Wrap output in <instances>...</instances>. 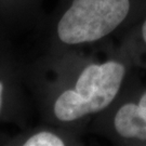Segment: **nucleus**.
<instances>
[{
	"instance_id": "obj_2",
	"label": "nucleus",
	"mask_w": 146,
	"mask_h": 146,
	"mask_svg": "<svg viewBox=\"0 0 146 146\" xmlns=\"http://www.w3.org/2000/svg\"><path fill=\"white\" fill-rule=\"evenodd\" d=\"M129 9V0H74L58 23V37L67 44L99 40L125 20Z\"/></svg>"
},
{
	"instance_id": "obj_4",
	"label": "nucleus",
	"mask_w": 146,
	"mask_h": 146,
	"mask_svg": "<svg viewBox=\"0 0 146 146\" xmlns=\"http://www.w3.org/2000/svg\"><path fill=\"white\" fill-rule=\"evenodd\" d=\"M25 146H63L64 142L53 133L40 132L29 137L25 142Z\"/></svg>"
},
{
	"instance_id": "obj_3",
	"label": "nucleus",
	"mask_w": 146,
	"mask_h": 146,
	"mask_svg": "<svg viewBox=\"0 0 146 146\" xmlns=\"http://www.w3.org/2000/svg\"><path fill=\"white\" fill-rule=\"evenodd\" d=\"M115 128L121 136L146 141V92L139 105L125 104L117 111Z\"/></svg>"
},
{
	"instance_id": "obj_6",
	"label": "nucleus",
	"mask_w": 146,
	"mask_h": 146,
	"mask_svg": "<svg viewBox=\"0 0 146 146\" xmlns=\"http://www.w3.org/2000/svg\"><path fill=\"white\" fill-rule=\"evenodd\" d=\"M2 84L0 82V106H1V94H2Z\"/></svg>"
},
{
	"instance_id": "obj_5",
	"label": "nucleus",
	"mask_w": 146,
	"mask_h": 146,
	"mask_svg": "<svg viewBox=\"0 0 146 146\" xmlns=\"http://www.w3.org/2000/svg\"><path fill=\"white\" fill-rule=\"evenodd\" d=\"M142 35H143V38H144V40L146 42V21L144 22L143 27H142Z\"/></svg>"
},
{
	"instance_id": "obj_1",
	"label": "nucleus",
	"mask_w": 146,
	"mask_h": 146,
	"mask_svg": "<svg viewBox=\"0 0 146 146\" xmlns=\"http://www.w3.org/2000/svg\"><path fill=\"white\" fill-rule=\"evenodd\" d=\"M125 76V67L118 62L92 64L79 76L75 90L60 95L54 114L62 121H73L104 110L113 102Z\"/></svg>"
}]
</instances>
